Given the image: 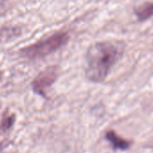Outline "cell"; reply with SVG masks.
I'll return each mask as SVG.
<instances>
[{"instance_id": "cell-1", "label": "cell", "mask_w": 153, "mask_h": 153, "mask_svg": "<svg viewBox=\"0 0 153 153\" xmlns=\"http://www.w3.org/2000/svg\"><path fill=\"white\" fill-rule=\"evenodd\" d=\"M124 51L123 43L113 41L96 42L86 55V76L93 82H102L112 68L122 58Z\"/></svg>"}, {"instance_id": "cell-2", "label": "cell", "mask_w": 153, "mask_h": 153, "mask_svg": "<svg viewBox=\"0 0 153 153\" xmlns=\"http://www.w3.org/2000/svg\"><path fill=\"white\" fill-rule=\"evenodd\" d=\"M69 35L66 32L56 33L43 40L21 50L22 56L27 59H41L48 56L68 43Z\"/></svg>"}, {"instance_id": "cell-3", "label": "cell", "mask_w": 153, "mask_h": 153, "mask_svg": "<svg viewBox=\"0 0 153 153\" xmlns=\"http://www.w3.org/2000/svg\"><path fill=\"white\" fill-rule=\"evenodd\" d=\"M58 76V69L55 67H51L42 71L32 83L33 89L40 96L45 97L46 90L55 82Z\"/></svg>"}, {"instance_id": "cell-4", "label": "cell", "mask_w": 153, "mask_h": 153, "mask_svg": "<svg viewBox=\"0 0 153 153\" xmlns=\"http://www.w3.org/2000/svg\"><path fill=\"white\" fill-rule=\"evenodd\" d=\"M105 139L110 142L112 147L114 149H120V150H126L130 148L131 142L127 140H124L121 136H119L114 131H108L105 133Z\"/></svg>"}, {"instance_id": "cell-5", "label": "cell", "mask_w": 153, "mask_h": 153, "mask_svg": "<svg viewBox=\"0 0 153 153\" xmlns=\"http://www.w3.org/2000/svg\"><path fill=\"white\" fill-rule=\"evenodd\" d=\"M134 15L140 21H145L153 16V2L143 3L134 9Z\"/></svg>"}, {"instance_id": "cell-6", "label": "cell", "mask_w": 153, "mask_h": 153, "mask_svg": "<svg viewBox=\"0 0 153 153\" xmlns=\"http://www.w3.org/2000/svg\"><path fill=\"white\" fill-rule=\"evenodd\" d=\"M21 33V29L16 26H7L0 29V42L9 41Z\"/></svg>"}, {"instance_id": "cell-7", "label": "cell", "mask_w": 153, "mask_h": 153, "mask_svg": "<svg viewBox=\"0 0 153 153\" xmlns=\"http://www.w3.org/2000/svg\"><path fill=\"white\" fill-rule=\"evenodd\" d=\"M15 123V115L14 114H6L3 116V119L0 124V130L2 131H8Z\"/></svg>"}, {"instance_id": "cell-8", "label": "cell", "mask_w": 153, "mask_h": 153, "mask_svg": "<svg viewBox=\"0 0 153 153\" xmlns=\"http://www.w3.org/2000/svg\"><path fill=\"white\" fill-rule=\"evenodd\" d=\"M7 8V0H0V16Z\"/></svg>"}, {"instance_id": "cell-9", "label": "cell", "mask_w": 153, "mask_h": 153, "mask_svg": "<svg viewBox=\"0 0 153 153\" xmlns=\"http://www.w3.org/2000/svg\"><path fill=\"white\" fill-rule=\"evenodd\" d=\"M0 78H1V73H0Z\"/></svg>"}]
</instances>
